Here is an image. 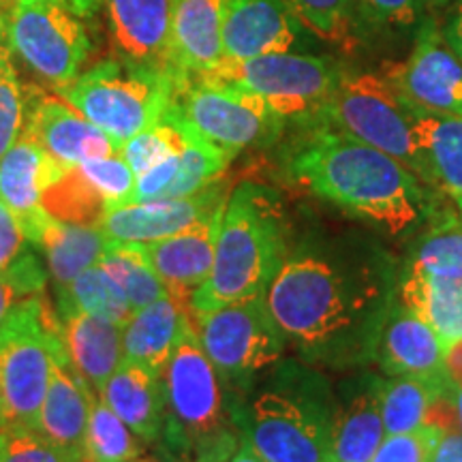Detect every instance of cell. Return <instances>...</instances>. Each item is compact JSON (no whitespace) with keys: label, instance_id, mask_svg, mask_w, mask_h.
I'll list each match as a JSON object with an SVG mask.
<instances>
[{"label":"cell","instance_id":"1","mask_svg":"<svg viewBox=\"0 0 462 462\" xmlns=\"http://www.w3.org/2000/svg\"><path fill=\"white\" fill-rule=\"evenodd\" d=\"M293 178L317 198L401 234L420 218L421 180L390 154L319 125L293 152Z\"/></svg>","mask_w":462,"mask_h":462},{"label":"cell","instance_id":"2","mask_svg":"<svg viewBox=\"0 0 462 462\" xmlns=\"http://www.w3.org/2000/svg\"><path fill=\"white\" fill-rule=\"evenodd\" d=\"M287 255V229L273 190L242 182L229 193L217 238L212 273L195 296L193 310H215L263 296Z\"/></svg>","mask_w":462,"mask_h":462},{"label":"cell","instance_id":"3","mask_svg":"<svg viewBox=\"0 0 462 462\" xmlns=\"http://www.w3.org/2000/svg\"><path fill=\"white\" fill-rule=\"evenodd\" d=\"M163 388L167 415L159 443L165 452L190 462H227L245 435L227 421L218 373L193 321L167 362Z\"/></svg>","mask_w":462,"mask_h":462},{"label":"cell","instance_id":"4","mask_svg":"<svg viewBox=\"0 0 462 462\" xmlns=\"http://www.w3.org/2000/svg\"><path fill=\"white\" fill-rule=\"evenodd\" d=\"M178 82L165 69L114 56L56 92L123 148L125 142L163 118Z\"/></svg>","mask_w":462,"mask_h":462},{"label":"cell","instance_id":"5","mask_svg":"<svg viewBox=\"0 0 462 462\" xmlns=\"http://www.w3.org/2000/svg\"><path fill=\"white\" fill-rule=\"evenodd\" d=\"M317 125L343 131L390 154L420 180L429 182L426 159L415 133L411 103L383 75L343 71Z\"/></svg>","mask_w":462,"mask_h":462},{"label":"cell","instance_id":"6","mask_svg":"<svg viewBox=\"0 0 462 462\" xmlns=\"http://www.w3.org/2000/svg\"><path fill=\"white\" fill-rule=\"evenodd\" d=\"M58 338L60 326L45 293L17 302L0 323V388L7 424L37 429Z\"/></svg>","mask_w":462,"mask_h":462},{"label":"cell","instance_id":"7","mask_svg":"<svg viewBox=\"0 0 462 462\" xmlns=\"http://www.w3.org/2000/svg\"><path fill=\"white\" fill-rule=\"evenodd\" d=\"M201 75L253 92L263 99L282 123H319L323 107L337 90L343 69L332 58L282 51L246 60L221 58L217 67Z\"/></svg>","mask_w":462,"mask_h":462},{"label":"cell","instance_id":"8","mask_svg":"<svg viewBox=\"0 0 462 462\" xmlns=\"http://www.w3.org/2000/svg\"><path fill=\"white\" fill-rule=\"evenodd\" d=\"M11 54L45 82L71 84L88 60L92 43L84 17L65 0H14L0 11Z\"/></svg>","mask_w":462,"mask_h":462},{"label":"cell","instance_id":"9","mask_svg":"<svg viewBox=\"0 0 462 462\" xmlns=\"http://www.w3.org/2000/svg\"><path fill=\"white\" fill-rule=\"evenodd\" d=\"M265 302L279 330L304 345L323 343L351 323L343 281L315 257L282 263L265 291Z\"/></svg>","mask_w":462,"mask_h":462},{"label":"cell","instance_id":"10","mask_svg":"<svg viewBox=\"0 0 462 462\" xmlns=\"http://www.w3.org/2000/svg\"><path fill=\"white\" fill-rule=\"evenodd\" d=\"M170 107L198 135L231 154L270 140L282 126L257 95L206 75L178 82Z\"/></svg>","mask_w":462,"mask_h":462},{"label":"cell","instance_id":"11","mask_svg":"<svg viewBox=\"0 0 462 462\" xmlns=\"http://www.w3.org/2000/svg\"><path fill=\"white\" fill-rule=\"evenodd\" d=\"M193 323L217 373L231 379L273 366L285 349V334L270 315L265 293L215 310H193Z\"/></svg>","mask_w":462,"mask_h":462},{"label":"cell","instance_id":"12","mask_svg":"<svg viewBox=\"0 0 462 462\" xmlns=\"http://www.w3.org/2000/svg\"><path fill=\"white\" fill-rule=\"evenodd\" d=\"M240 430L268 462H332V424L313 402L268 392L253 402Z\"/></svg>","mask_w":462,"mask_h":462},{"label":"cell","instance_id":"13","mask_svg":"<svg viewBox=\"0 0 462 462\" xmlns=\"http://www.w3.org/2000/svg\"><path fill=\"white\" fill-rule=\"evenodd\" d=\"M383 78L411 106L462 118V62L435 20L421 22L404 62L385 65Z\"/></svg>","mask_w":462,"mask_h":462},{"label":"cell","instance_id":"14","mask_svg":"<svg viewBox=\"0 0 462 462\" xmlns=\"http://www.w3.org/2000/svg\"><path fill=\"white\" fill-rule=\"evenodd\" d=\"M229 184L217 180L199 193L178 199H157L143 204H126L106 212L99 227L114 245H148L215 217L227 206Z\"/></svg>","mask_w":462,"mask_h":462},{"label":"cell","instance_id":"15","mask_svg":"<svg viewBox=\"0 0 462 462\" xmlns=\"http://www.w3.org/2000/svg\"><path fill=\"white\" fill-rule=\"evenodd\" d=\"M65 167L50 157L26 131H22L20 140L0 159V201L14 212L28 242L37 248H42L45 234L56 221L45 212L43 193Z\"/></svg>","mask_w":462,"mask_h":462},{"label":"cell","instance_id":"16","mask_svg":"<svg viewBox=\"0 0 462 462\" xmlns=\"http://www.w3.org/2000/svg\"><path fill=\"white\" fill-rule=\"evenodd\" d=\"M24 131L50 157L65 165L120 154L118 143L107 133L69 103L43 95L37 88H28Z\"/></svg>","mask_w":462,"mask_h":462},{"label":"cell","instance_id":"17","mask_svg":"<svg viewBox=\"0 0 462 462\" xmlns=\"http://www.w3.org/2000/svg\"><path fill=\"white\" fill-rule=\"evenodd\" d=\"M302 22L287 0H225L223 58H246L291 51Z\"/></svg>","mask_w":462,"mask_h":462},{"label":"cell","instance_id":"18","mask_svg":"<svg viewBox=\"0 0 462 462\" xmlns=\"http://www.w3.org/2000/svg\"><path fill=\"white\" fill-rule=\"evenodd\" d=\"M223 215L225 208L195 227L184 229L170 238L142 245L143 255L148 257L150 265L163 281L171 298L190 304V298L210 276Z\"/></svg>","mask_w":462,"mask_h":462},{"label":"cell","instance_id":"19","mask_svg":"<svg viewBox=\"0 0 462 462\" xmlns=\"http://www.w3.org/2000/svg\"><path fill=\"white\" fill-rule=\"evenodd\" d=\"M114 56L170 69L173 0H103Z\"/></svg>","mask_w":462,"mask_h":462},{"label":"cell","instance_id":"20","mask_svg":"<svg viewBox=\"0 0 462 462\" xmlns=\"http://www.w3.org/2000/svg\"><path fill=\"white\" fill-rule=\"evenodd\" d=\"M56 319L73 366L99 396L109 377L123 366V326L101 319L56 293Z\"/></svg>","mask_w":462,"mask_h":462},{"label":"cell","instance_id":"21","mask_svg":"<svg viewBox=\"0 0 462 462\" xmlns=\"http://www.w3.org/2000/svg\"><path fill=\"white\" fill-rule=\"evenodd\" d=\"M95 398L97 396L92 394L88 383L78 373V368L73 366L60 334V338L54 345L50 383L48 390H45L37 429L34 430L42 432L43 437H48L58 446L84 452L90 409Z\"/></svg>","mask_w":462,"mask_h":462},{"label":"cell","instance_id":"22","mask_svg":"<svg viewBox=\"0 0 462 462\" xmlns=\"http://www.w3.org/2000/svg\"><path fill=\"white\" fill-rule=\"evenodd\" d=\"M223 11L225 0H173L170 69L180 82L221 62Z\"/></svg>","mask_w":462,"mask_h":462},{"label":"cell","instance_id":"23","mask_svg":"<svg viewBox=\"0 0 462 462\" xmlns=\"http://www.w3.org/2000/svg\"><path fill=\"white\" fill-rule=\"evenodd\" d=\"M190 321H193L190 304L171 298L170 293L133 313L123 328L125 362L163 377L167 362L171 360Z\"/></svg>","mask_w":462,"mask_h":462},{"label":"cell","instance_id":"24","mask_svg":"<svg viewBox=\"0 0 462 462\" xmlns=\"http://www.w3.org/2000/svg\"><path fill=\"white\" fill-rule=\"evenodd\" d=\"M381 366L394 377H418L454 392L446 366V346L404 306L392 315L381 343Z\"/></svg>","mask_w":462,"mask_h":462},{"label":"cell","instance_id":"25","mask_svg":"<svg viewBox=\"0 0 462 462\" xmlns=\"http://www.w3.org/2000/svg\"><path fill=\"white\" fill-rule=\"evenodd\" d=\"M99 398L146 446L161 441L167 415L161 374L123 362V366L103 385Z\"/></svg>","mask_w":462,"mask_h":462},{"label":"cell","instance_id":"26","mask_svg":"<svg viewBox=\"0 0 462 462\" xmlns=\"http://www.w3.org/2000/svg\"><path fill=\"white\" fill-rule=\"evenodd\" d=\"M401 293L404 306L437 334L443 346L462 340V279L429 274L411 265Z\"/></svg>","mask_w":462,"mask_h":462},{"label":"cell","instance_id":"27","mask_svg":"<svg viewBox=\"0 0 462 462\" xmlns=\"http://www.w3.org/2000/svg\"><path fill=\"white\" fill-rule=\"evenodd\" d=\"M429 184L462 201V118L411 106Z\"/></svg>","mask_w":462,"mask_h":462},{"label":"cell","instance_id":"28","mask_svg":"<svg viewBox=\"0 0 462 462\" xmlns=\"http://www.w3.org/2000/svg\"><path fill=\"white\" fill-rule=\"evenodd\" d=\"M114 242L99 225H73L54 221L42 242L45 268L56 282L65 287L84 270L101 263Z\"/></svg>","mask_w":462,"mask_h":462},{"label":"cell","instance_id":"29","mask_svg":"<svg viewBox=\"0 0 462 462\" xmlns=\"http://www.w3.org/2000/svg\"><path fill=\"white\" fill-rule=\"evenodd\" d=\"M385 439L379 396H357L332 424V462H371Z\"/></svg>","mask_w":462,"mask_h":462},{"label":"cell","instance_id":"30","mask_svg":"<svg viewBox=\"0 0 462 462\" xmlns=\"http://www.w3.org/2000/svg\"><path fill=\"white\" fill-rule=\"evenodd\" d=\"M385 435L418 429L429 418L439 398H452L454 392L418 377H396L377 388Z\"/></svg>","mask_w":462,"mask_h":462},{"label":"cell","instance_id":"31","mask_svg":"<svg viewBox=\"0 0 462 462\" xmlns=\"http://www.w3.org/2000/svg\"><path fill=\"white\" fill-rule=\"evenodd\" d=\"M43 208L60 223L99 225L107 212V201L79 163H75L67 165L58 180L45 189Z\"/></svg>","mask_w":462,"mask_h":462},{"label":"cell","instance_id":"32","mask_svg":"<svg viewBox=\"0 0 462 462\" xmlns=\"http://www.w3.org/2000/svg\"><path fill=\"white\" fill-rule=\"evenodd\" d=\"M56 293L86 313L112 321L116 326L125 328V323L133 317V309L125 291L101 263L84 270L69 285L56 287Z\"/></svg>","mask_w":462,"mask_h":462},{"label":"cell","instance_id":"33","mask_svg":"<svg viewBox=\"0 0 462 462\" xmlns=\"http://www.w3.org/2000/svg\"><path fill=\"white\" fill-rule=\"evenodd\" d=\"M84 452L86 462H137L146 456V443L97 396L90 409Z\"/></svg>","mask_w":462,"mask_h":462},{"label":"cell","instance_id":"34","mask_svg":"<svg viewBox=\"0 0 462 462\" xmlns=\"http://www.w3.org/2000/svg\"><path fill=\"white\" fill-rule=\"evenodd\" d=\"M101 265L125 291L133 313L167 296L163 281L143 255L142 245H114L101 259Z\"/></svg>","mask_w":462,"mask_h":462},{"label":"cell","instance_id":"35","mask_svg":"<svg viewBox=\"0 0 462 462\" xmlns=\"http://www.w3.org/2000/svg\"><path fill=\"white\" fill-rule=\"evenodd\" d=\"M411 265L429 274L462 279V223L458 218L446 215L441 223L432 225L420 242Z\"/></svg>","mask_w":462,"mask_h":462},{"label":"cell","instance_id":"36","mask_svg":"<svg viewBox=\"0 0 462 462\" xmlns=\"http://www.w3.org/2000/svg\"><path fill=\"white\" fill-rule=\"evenodd\" d=\"M304 28L326 42L345 45L357 26V0H287Z\"/></svg>","mask_w":462,"mask_h":462},{"label":"cell","instance_id":"37","mask_svg":"<svg viewBox=\"0 0 462 462\" xmlns=\"http://www.w3.org/2000/svg\"><path fill=\"white\" fill-rule=\"evenodd\" d=\"M0 462H86V454L58 446L34 429L5 424L0 429Z\"/></svg>","mask_w":462,"mask_h":462},{"label":"cell","instance_id":"38","mask_svg":"<svg viewBox=\"0 0 462 462\" xmlns=\"http://www.w3.org/2000/svg\"><path fill=\"white\" fill-rule=\"evenodd\" d=\"M28 86L20 82L11 56L0 62V159L20 140L26 125Z\"/></svg>","mask_w":462,"mask_h":462},{"label":"cell","instance_id":"39","mask_svg":"<svg viewBox=\"0 0 462 462\" xmlns=\"http://www.w3.org/2000/svg\"><path fill=\"white\" fill-rule=\"evenodd\" d=\"M48 273L32 251L22 255L9 268L0 270V323L22 300L45 293Z\"/></svg>","mask_w":462,"mask_h":462},{"label":"cell","instance_id":"40","mask_svg":"<svg viewBox=\"0 0 462 462\" xmlns=\"http://www.w3.org/2000/svg\"><path fill=\"white\" fill-rule=\"evenodd\" d=\"M441 435L443 429L432 421H424L409 432L388 435L371 462H430Z\"/></svg>","mask_w":462,"mask_h":462},{"label":"cell","instance_id":"41","mask_svg":"<svg viewBox=\"0 0 462 462\" xmlns=\"http://www.w3.org/2000/svg\"><path fill=\"white\" fill-rule=\"evenodd\" d=\"M79 167H82L86 176L90 178L92 184L106 198L107 212L129 201L133 189H135V173H133L129 163L120 154L82 161Z\"/></svg>","mask_w":462,"mask_h":462},{"label":"cell","instance_id":"42","mask_svg":"<svg viewBox=\"0 0 462 462\" xmlns=\"http://www.w3.org/2000/svg\"><path fill=\"white\" fill-rule=\"evenodd\" d=\"M424 0H357V17L377 28H404L420 20Z\"/></svg>","mask_w":462,"mask_h":462},{"label":"cell","instance_id":"43","mask_svg":"<svg viewBox=\"0 0 462 462\" xmlns=\"http://www.w3.org/2000/svg\"><path fill=\"white\" fill-rule=\"evenodd\" d=\"M31 251L24 229L17 221L14 212L0 201V270L9 268L22 255Z\"/></svg>","mask_w":462,"mask_h":462},{"label":"cell","instance_id":"44","mask_svg":"<svg viewBox=\"0 0 462 462\" xmlns=\"http://www.w3.org/2000/svg\"><path fill=\"white\" fill-rule=\"evenodd\" d=\"M430 462H462V432L460 426L443 430L439 439L435 452H432Z\"/></svg>","mask_w":462,"mask_h":462},{"label":"cell","instance_id":"45","mask_svg":"<svg viewBox=\"0 0 462 462\" xmlns=\"http://www.w3.org/2000/svg\"><path fill=\"white\" fill-rule=\"evenodd\" d=\"M443 31V37H446V42L449 48L456 56H458V60L462 62V0L458 5H456V9L449 14L446 26L441 28Z\"/></svg>","mask_w":462,"mask_h":462},{"label":"cell","instance_id":"46","mask_svg":"<svg viewBox=\"0 0 462 462\" xmlns=\"http://www.w3.org/2000/svg\"><path fill=\"white\" fill-rule=\"evenodd\" d=\"M446 366L456 388L462 383V340L446 346Z\"/></svg>","mask_w":462,"mask_h":462},{"label":"cell","instance_id":"47","mask_svg":"<svg viewBox=\"0 0 462 462\" xmlns=\"http://www.w3.org/2000/svg\"><path fill=\"white\" fill-rule=\"evenodd\" d=\"M11 3H14V0H0V11L7 9ZM65 3H69V5H71L73 9H78L79 14L88 17L90 14H95V11L101 7L103 0H65Z\"/></svg>","mask_w":462,"mask_h":462},{"label":"cell","instance_id":"48","mask_svg":"<svg viewBox=\"0 0 462 462\" xmlns=\"http://www.w3.org/2000/svg\"><path fill=\"white\" fill-rule=\"evenodd\" d=\"M227 462H268V460L262 458V456H259L255 449H253V446L246 441V439H242L240 448L236 449V454L231 456Z\"/></svg>","mask_w":462,"mask_h":462},{"label":"cell","instance_id":"49","mask_svg":"<svg viewBox=\"0 0 462 462\" xmlns=\"http://www.w3.org/2000/svg\"><path fill=\"white\" fill-rule=\"evenodd\" d=\"M9 56H11V48L7 42V31H5V22H3V17H0V62Z\"/></svg>","mask_w":462,"mask_h":462},{"label":"cell","instance_id":"50","mask_svg":"<svg viewBox=\"0 0 462 462\" xmlns=\"http://www.w3.org/2000/svg\"><path fill=\"white\" fill-rule=\"evenodd\" d=\"M454 404H456V415H458V426L462 432V383L454 388Z\"/></svg>","mask_w":462,"mask_h":462},{"label":"cell","instance_id":"51","mask_svg":"<svg viewBox=\"0 0 462 462\" xmlns=\"http://www.w3.org/2000/svg\"><path fill=\"white\" fill-rule=\"evenodd\" d=\"M7 424V411H5V396H3V388H0V429Z\"/></svg>","mask_w":462,"mask_h":462},{"label":"cell","instance_id":"52","mask_svg":"<svg viewBox=\"0 0 462 462\" xmlns=\"http://www.w3.org/2000/svg\"><path fill=\"white\" fill-rule=\"evenodd\" d=\"M426 5H429V7H446V5H449V3H454V0H424Z\"/></svg>","mask_w":462,"mask_h":462},{"label":"cell","instance_id":"53","mask_svg":"<svg viewBox=\"0 0 462 462\" xmlns=\"http://www.w3.org/2000/svg\"><path fill=\"white\" fill-rule=\"evenodd\" d=\"M137 462H163V460H157V458H146V456H143V458H140Z\"/></svg>","mask_w":462,"mask_h":462},{"label":"cell","instance_id":"54","mask_svg":"<svg viewBox=\"0 0 462 462\" xmlns=\"http://www.w3.org/2000/svg\"><path fill=\"white\" fill-rule=\"evenodd\" d=\"M458 206H460V212H462V201H458Z\"/></svg>","mask_w":462,"mask_h":462}]
</instances>
